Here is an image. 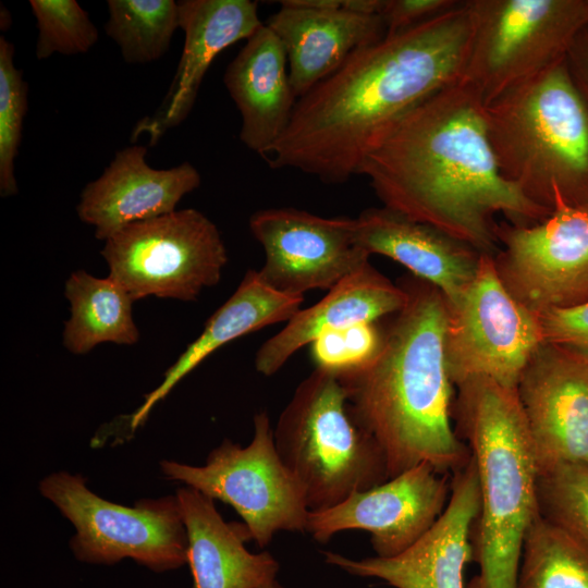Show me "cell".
<instances>
[{
    "label": "cell",
    "instance_id": "6da1fadb",
    "mask_svg": "<svg viewBox=\"0 0 588 588\" xmlns=\"http://www.w3.org/2000/svg\"><path fill=\"white\" fill-rule=\"evenodd\" d=\"M468 0L354 52L297 100L267 157L324 183L358 174L369 152L408 111L464 77L471 41Z\"/></svg>",
    "mask_w": 588,
    "mask_h": 588
},
{
    "label": "cell",
    "instance_id": "7a4b0ae2",
    "mask_svg": "<svg viewBox=\"0 0 588 588\" xmlns=\"http://www.w3.org/2000/svg\"><path fill=\"white\" fill-rule=\"evenodd\" d=\"M384 207L430 224L482 255L500 250L495 215L531 225L551 212L503 177L485 102L464 77L408 111L363 161Z\"/></svg>",
    "mask_w": 588,
    "mask_h": 588
},
{
    "label": "cell",
    "instance_id": "3957f363",
    "mask_svg": "<svg viewBox=\"0 0 588 588\" xmlns=\"http://www.w3.org/2000/svg\"><path fill=\"white\" fill-rule=\"evenodd\" d=\"M399 284L407 299L384 328L380 353L365 369L338 379L382 450L389 479L420 463L453 474L471 452L451 422L455 387L445 357L446 299L412 274Z\"/></svg>",
    "mask_w": 588,
    "mask_h": 588
},
{
    "label": "cell",
    "instance_id": "277c9868",
    "mask_svg": "<svg viewBox=\"0 0 588 588\" xmlns=\"http://www.w3.org/2000/svg\"><path fill=\"white\" fill-rule=\"evenodd\" d=\"M456 389L455 431L476 462L480 489L471 540L478 573L466 588H517L525 536L539 514V470L516 388L475 378Z\"/></svg>",
    "mask_w": 588,
    "mask_h": 588
},
{
    "label": "cell",
    "instance_id": "5b68a950",
    "mask_svg": "<svg viewBox=\"0 0 588 588\" xmlns=\"http://www.w3.org/2000/svg\"><path fill=\"white\" fill-rule=\"evenodd\" d=\"M485 119L501 174L530 201H588V100L566 57L485 105Z\"/></svg>",
    "mask_w": 588,
    "mask_h": 588
},
{
    "label": "cell",
    "instance_id": "8992f818",
    "mask_svg": "<svg viewBox=\"0 0 588 588\" xmlns=\"http://www.w3.org/2000/svg\"><path fill=\"white\" fill-rule=\"evenodd\" d=\"M273 440L310 512L335 506L389 479L383 452L356 418L344 387L322 370L315 369L297 385Z\"/></svg>",
    "mask_w": 588,
    "mask_h": 588
},
{
    "label": "cell",
    "instance_id": "52a82bcc",
    "mask_svg": "<svg viewBox=\"0 0 588 588\" xmlns=\"http://www.w3.org/2000/svg\"><path fill=\"white\" fill-rule=\"evenodd\" d=\"M464 78L485 105L564 59L588 25V0H468Z\"/></svg>",
    "mask_w": 588,
    "mask_h": 588
},
{
    "label": "cell",
    "instance_id": "ba28073f",
    "mask_svg": "<svg viewBox=\"0 0 588 588\" xmlns=\"http://www.w3.org/2000/svg\"><path fill=\"white\" fill-rule=\"evenodd\" d=\"M39 491L75 527L70 547L82 562L112 565L132 559L156 573L186 564L187 536L175 495L142 499L128 507L100 498L82 476L68 471L44 478Z\"/></svg>",
    "mask_w": 588,
    "mask_h": 588
},
{
    "label": "cell",
    "instance_id": "9c48e42d",
    "mask_svg": "<svg viewBox=\"0 0 588 588\" xmlns=\"http://www.w3.org/2000/svg\"><path fill=\"white\" fill-rule=\"evenodd\" d=\"M160 468L166 478L231 505L260 548L279 531L307 529L310 511L304 490L275 449L266 411L255 415L254 437L247 446L225 439L204 466L164 460Z\"/></svg>",
    "mask_w": 588,
    "mask_h": 588
},
{
    "label": "cell",
    "instance_id": "30bf717a",
    "mask_svg": "<svg viewBox=\"0 0 588 588\" xmlns=\"http://www.w3.org/2000/svg\"><path fill=\"white\" fill-rule=\"evenodd\" d=\"M109 275L134 301L147 296L195 302L220 281L228 261L216 224L196 209L132 223L105 241Z\"/></svg>",
    "mask_w": 588,
    "mask_h": 588
},
{
    "label": "cell",
    "instance_id": "8fae6325",
    "mask_svg": "<svg viewBox=\"0 0 588 588\" xmlns=\"http://www.w3.org/2000/svg\"><path fill=\"white\" fill-rule=\"evenodd\" d=\"M446 304L445 357L455 389L475 378L516 388L543 339L537 313L509 292L493 256L481 255L470 284Z\"/></svg>",
    "mask_w": 588,
    "mask_h": 588
},
{
    "label": "cell",
    "instance_id": "7c38bea8",
    "mask_svg": "<svg viewBox=\"0 0 588 588\" xmlns=\"http://www.w3.org/2000/svg\"><path fill=\"white\" fill-rule=\"evenodd\" d=\"M497 271L535 313L588 302V201L555 208L531 225L498 223Z\"/></svg>",
    "mask_w": 588,
    "mask_h": 588
},
{
    "label": "cell",
    "instance_id": "4fadbf2b",
    "mask_svg": "<svg viewBox=\"0 0 588 588\" xmlns=\"http://www.w3.org/2000/svg\"><path fill=\"white\" fill-rule=\"evenodd\" d=\"M249 229L265 252L257 274L282 294L329 291L369 262V255L355 244L354 219L269 208L250 216Z\"/></svg>",
    "mask_w": 588,
    "mask_h": 588
},
{
    "label": "cell",
    "instance_id": "5bb4252c",
    "mask_svg": "<svg viewBox=\"0 0 588 588\" xmlns=\"http://www.w3.org/2000/svg\"><path fill=\"white\" fill-rule=\"evenodd\" d=\"M449 474L420 463L340 504L309 512L306 531L321 543L343 530H364L379 558H393L417 542L444 512Z\"/></svg>",
    "mask_w": 588,
    "mask_h": 588
},
{
    "label": "cell",
    "instance_id": "9a60e30c",
    "mask_svg": "<svg viewBox=\"0 0 588 588\" xmlns=\"http://www.w3.org/2000/svg\"><path fill=\"white\" fill-rule=\"evenodd\" d=\"M538 470L588 466V358L543 342L516 387Z\"/></svg>",
    "mask_w": 588,
    "mask_h": 588
},
{
    "label": "cell",
    "instance_id": "2e32d148",
    "mask_svg": "<svg viewBox=\"0 0 588 588\" xmlns=\"http://www.w3.org/2000/svg\"><path fill=\"white\" fill-rule=\"evenodd\" d=\"M480 505L479 478L471 455L453 473L448 505L434 525L393 558L353 560L324 551V561L351 575L377 578L393 588H466L465 567L473 562V527Z\"/></svg>",
    "mask_w": 588,
    "mask_h": 588
},
{
    "label": "cell",
    "instance_id": "e0dca14e",
    "mask_svg": "<svg viewBox=\"0 0 588 588\" xmlns=\"http://www.w3.org/2000/svg\"><path fill=\"white\" fill-rule=\"evenodd\" d=\"M177 4L184 33L182 56L161 106L135 124L132 143L147 135L149 145H156L169 130L180 125L192 111L216 57L238 40H246L264 24L256 1L183 0Z\"/></svg>",
    "mask_w": 588,
    "mask_h": 588
},
{
    "label": "cell",
    "instance_id": "ac0fdd59",
    "mask_svg": "<svg viewBox=\"0 0 588 588\" xmlns=\"http://www.w3.org/2000/svg\"><path fill=\"white\" fill-rule=\"evenodd\" d=\"M147 148L132 144L115 152L110 164L81 194L79 219L95 226L106 241L121 229L175 211L179 201L200 184L198 170L185 161L170 169H154Z\"/></svg>",
    "mask_w": 588,
    "mask_h": 588
},
{
    "label": "cell",
    "instance_id": "d6986e66",
    "mask_svg": "<svg viewBox=\"0 0 588 588\" xmlns=\"http://www.w3.org/2000/svg\"><path fill=\"white\" fill-rule=\"evenodd\" d=\"M265 23L282 42L297 99L339 70L357 50L385 36L380 14L307 8L280 1Z\"/></svg>",
    "mask_w": 588,
    "mask_h": 588
},
{
    "label": "cell",
    "instance_id": "ffe728a7",
    "mask_svg": "<svg viewBox=\"0 0 588 588\" xmlns=\"http://www.w3.org/2000/svg\"><path fill=\"white\" fill-rule=\"evenodd\" d=\"M355 244L369 256H385L436 286L453 303L473 281L479 252L448 233L384 206L354 219Z\"/></svg>",
    "mask_w": 588,
    "mask_h": 588
},
{
    "label": "cell",
    "instance_id": "44dd1931",
    "mask_svg": "<svg viewBox=\"0 0 588 588\" xmlns=\"http://www.w3.org/2000/svg\"><path fill=\"white\" fill-rule=\"evenodd\" d=\"M223 82L241 114V142L268 157L287 130L298 99L284 47L265 23L230 62Z\"/></svg>",
    "mask_w": 588,
    "mask_h": 588
},
{
    "label": "cell",
    "instance_id": "7402d4cb",
    "mask_svg": "<svg viewBox=\"0 0 588 588\" xmlns=\"http://www.w3.org/2000/svg\"><path fill=\"white\" fill-rule=\"evenodd\" d=\"M407 294L370 262L348 275L315 305L299 309L255 356L256 370L272 376L302 347L320 333L357 322L379 321L405 305Z\"/></svg>",
    "mask_w": 588,
    "mask_h": 588
},
{
    "label": "cell",
    "instance_id": "603a6c76",
    "mask_svg": "<svg viewBox=\"0 0 588 588\" xmlns=\"http://www.w3.org/2000/svg\"><path fill=\"white\" fill-rule=\"evenodd\" d=\"M187 536L194 588H260L277 579L280 564L268 551L249 552L244 525L226 523L215 500L191 487L175 493Z\"/></svg>",
    "mask_w": 588,
    "mask_h": 588
},
{
    "label": "cell",
    "instance_id": "cb8c5ba5",
    "mask_svg": "<svg viewBox=\"0 0 588 588\" xmlns=\"http://www.w3.org/2000/svg\"><path fill=\"white\" fill-rule=\"evenodd\" d=\"M304 296L279 293L267 286L257 271L249 270L235 292L207 320L203 332L164 372L162 382L145 395L144 403L130 417L135 431L151 408L186 375L219 347L267 326L289 321L299 309Z\"/></svg>",
    "mask_w": 588,
    "mask_h": 588
},
{
    "label": "cell",
    "instance_id": "d4e9b609",
    "mask_svg": "<svg viewBox=\"0 0 588 588\" xmlns=\"http://www.w3.org/2000/svg\"><path fill=\"white\" fill-rule=\"evenodd\" d=\"M64 295L71 317L64 323L63 345L72 354L84 355L105 342L133 345L139 339L132 315L135 302L110 275L97 278L84 270L73 272Z\"/></svg>",
    "mask_w": 588,
    "mask_h": 588
},
{
    "label": "cell",
    "instance_id": "484cf974",
    "mask_svg": "<svg viewBox=\"0 0 588 588\" xmlns=\"http://www.w3.org/2000/svg\"><path fill=\"white\" fill-rule=\"evenodd\" d=\"M517 588H588V547L538 514L525 536Z\"/></svg>",
    "mask_w": 588,
    "mask_h": 588
},
{
    "label": "cell",
    "instance_id": "4316f807",
    "mask_svg": "<svg viewBox=\"0 0 588 588\" xmlns=\"http://www.w3.org/2000/svg\"><path fill=\"white\" fill-rule=\"evenodd\" d=\"M107 7L105 32L130 64L162 58L180 28L179 4L174 0H109Z\"/></svg>",
    "mask_w": 588,
    "mask_h": 588
},
{
    "label": "cell",
    "instance_id": "83f0119b",
    "mask_svg": "<svg viewBox=\"0 0 588 588\" xmlns=\"http://www.w3.org/2000/svg\"><path fill=\"white\" fill-rule=\"evenodd\" d=\"M539 515L588 547V466L560 464L539 470Z\"/></svg>",
    "mask_w": 588,
    "mask_h": 588
},
{
    "label": "cell",
    "instance_id": "f1b7e54d",
    "mask_svg": "<svg viewBox=\"0 0 588 588\" xmlns=\"http://www.w3.org/2000/svg\"><path fill=\"white\" fill-rule=\"evenodd\" d=\"M14 46L0 38V195L17 194L14 162L27 110V84L14 64Z\"/></svg>",
    "mask_w": 588,
    "mask_h": 588
},
{
    "label": "cell",
    "instance_id": "f546056e",
    "mask_svg": "<svg viewBox=\"0 0 588 588\" xmlns=\"http://www.w3.org/2000/svg\"><path fill=\"white\" fill-rule=\"evenodd\" d=\"M37 22L36 57L85 53L98 40V29L76 0H30Z\"/></svg>",
    "mask_w": 588,
    "mask_h": 588
},
{
    "label": "cell",
    "instance_id": "4dcf8cb0",
    "mask_svg": "<svg viewBox=\"0 0 588 588\" xmlns=\"http://www.w3.org/2000/svg\"><path fill=\"white\" fill-rule=\"evenodd\" d=\"M384 328L378 321L357 322L320 333L310 345L316 369L336 378L358 372L380 353Z\"/></svg>",
    "mask_w": 588,
    "mask_h": 588
},
{
    "label": "cell",
    "instance_id": "1f68e13d",
    "mask_svg": "<svg viewBox=\"0 0 588 588\" xmlns=\"http://www.w3.org/2000/svg\"><path fill=\"white\" fill-rule=\"evenodd\" d=\"M543 342L588 358V302L537 313Z\"/></svg>",
    "mask_w": 588,
    "mask_h": 588
},
{
    "label": "cell",
    "instance_id": "d6a6232c",
    "mask_svg": "<svg viewBox=\"0 0 588 588\" xmlns=\"http://www.w3.org/2000/svg\"><path fill=\"white\" fill-rule=\"evenodd\" d=\"M461 0H383L380 16L385 35L420 25L453 8Z\"/></svg>",
    "mask_w": 588,
    "mask_h": 588
},
{
    "label": "cell",
    "instance_id": "836d02e7",
    "mask_svg": "<svg viewBox=\"0 0 588 588\" xmlns=\"http://www.w3.org/2000/svg\"><path fill=\"white\" fill-rule=\"evenodd\" d=\"M566 62L575 83L588 100V25L574 38L566 53Z\"/></svg>",
    "mask_w": 588,
    "mask_h": 588
},
{
    "label": "cell",
    "instance_id": "e575fe53",
    "mask_svg": "<svg viewBox=\"0 0 588 588\" xmlns=\"http://www.w3.org/2000/svg\"><path fill=\"white\" fill-rule=\"evenodd\" d=\"M260 588H284L277 579L265 584Z\"/></svg>",
    "mask_w": 588,
    "mask_h": 588
}]
</instances>
